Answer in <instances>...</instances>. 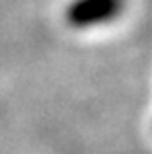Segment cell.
<instances>
[{
    "instance_id": "obj_1",
    "label": "cell",
    "mask_w": 152,
    "mask_h": 154,
    "mask_svg": "<svg viewBox=\"0 0 152 154\" xmlns=\"http://www.w3.org/2000/svg\"><path fill=\"white\" fill-rule=\"evenodd\" d=\"M121 11L123 0H72L64 11V19L74 29H93L113 23Z\"/></svg>"
}]
</instances>
